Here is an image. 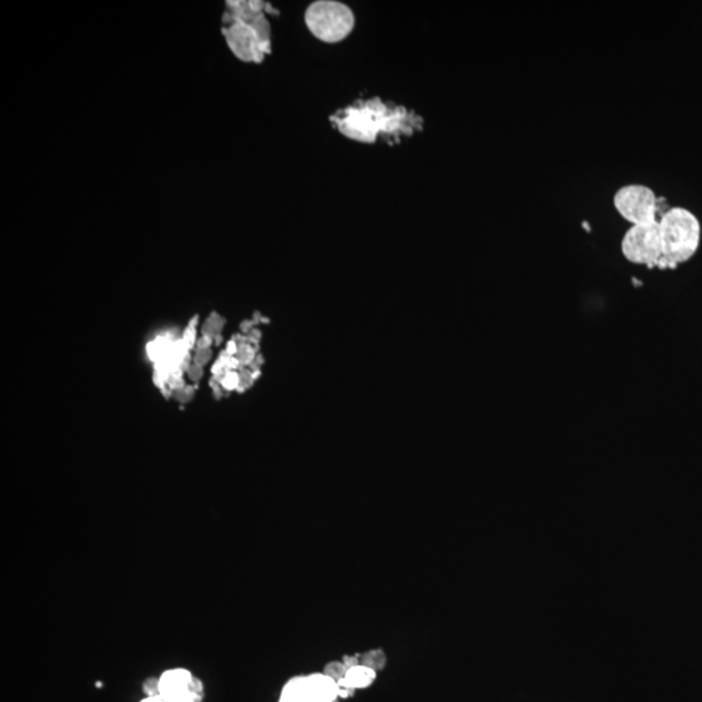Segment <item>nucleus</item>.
<instances>
[{"label":"nucleus","instance_id":"f257e3e1","mask_svg":"<svg viewBox=\"0 0 702 702\" xmlns=\"http://www.w3.org/2000/svg\"><path fill=\"white\" fill-rule=\"evenodd\" d=\"M330 124L346 138L360 143H375L378 137L394 146L424 128V120L393 102L380 98L358 99L329 118Z\"/></svg>","mask_w":702,"mask_h":702},{"label":"nucleus","instance_id":"f03ea898","mask_svg":"<svg viewBox=\"0 0 702 702\" xmlns=\"http://www.w3.org/2000/svg\"><path fill=\"white\" fill-rule=\"evenodd\" d=\"M278 15L263 0H229L223 15L221 33L228 49L244 63H263L272 52V31L268 16Z\"/></svg>","mask_w":702,"mask_h":702},{"label":"nucleus","instance_id":"7ed1b4c3","mask_svg":"<svg viewBox=\"0 0 702 702\" xmlns=\"http://www.w3.org/2000/svg\"><path fill=\"white\" fill-rule=\"evenodd\" d=\"M262 319L246 321L242 332L233 337L227 350L218 358L214 368L218 392L221 394L238 392L242 393L257 381L263 365L260 354L262 332L259 323Z\"/></svg>","mask_w":702,"mask_h":702},{"label":"nucleus","instance_id":"20e7f679","mask_svg":"<svg viewBox=\"0 0 702 702\" xmlns=\"http://www.w3.org/2000/svg\"><path fill=\"white\" fill-rule=\"evenodd\" d=\"M663 269H673L691 260L701 242V224L689 209L673 207L660 218Z\"/></svg>","mask_w":702,"mask_h":702},{"label":"nucleus","instance_id":"39448f33","mask_svg":"<svg viewBox=\"0 0 702 702\" xmlns=\"http://www.w3.org/2000/svg\"><path fill=\"white\" fill-rule=\"evenodd\" d=\"M305 22L311 34L324 43L346 40L356 26L351 8L336 0H317L307 7Z\"/></svg>","mask_w":702,"mask_h":702},{"label":"nucleus","instance_id":"423d86ee","mask_svg":"<svg viewBox=\"0 0 702 702\" xmlns=\"http://www.w3.org/2000/svg\"><path fill=\"white\" fill-rule=\"evenodd\" d=\"M621 253L628 263L635 266L663 269L658 220L630 225L621 241Z\"/></svg>","mask_w":702,"mask_h":702},{"label":"nucleus","instance_id":"0eeeda50","mask_svg":"<svg viewBox=\"0 0 702 702\" xmlns=\"http://www.w3.org/2000/svg\"><path fill=\"white\" fill-rule=\"evenodd\" d=\"M613 206L630 225L658 220V197L644 184H627L615 191Z\"/></svg>","mask_w":702,"mask_h":702},{"label":"nucleus","instance_id":"6e6552de","mask_svg":"<svg viewBox=\"0 0 702 702\" xmlns=\"http://www.w3.org/2000/svg\"><path fill=\"white\" fill-rule=\"evenodd\" d=\"M159 694L168 702H202L203 683L186 669H172L158 679Z\"/></svg>","mask_w":702,"mask_h":702},{"label":"nucleus","instance_id":"1a4fd4ad","mask_svg":"<svg viewBox=\"0 0 702 702\" xmlns=\"http://www.w3.org/2000/svg\"><path fill=\"white\" fill-rule=\"evenodd\" d=\"M310 702H335L340 697L338 683L326 673H312L307 676Z\"/></svg>","mask_w":702,"mask_h":702},{"label":"nucleus","instance_id":"9d476101","mask_svg":"<svg viewBox=\"0 0 702 702\" xmlns=\"http://www.w3.org/2000/svg\"><path fill=\"white\" fill-rule=\"evenodd\" d=\"M375 679L376 671L362 663L347 669L345 676L337 682L340 687V697H346L358 688H366L375 682Z\"/></svg>","mask_w":702,"mask_h":702},{"label":"nucleus","instance_id":"9b49d317","mask_svg":"<svg viewBox=\"0 0 702 702\" xmlns=\"http://www.w3.org/2000/svg\"><path fill=\"white\" fill-rule=\"evenodd\" d=\"M278 702H310L307 676H296L285 684Z\"/></svg>","mask_w":702,"mask_h":702},{"label":"nucleus","instance_id":"f8f14e48","mask_svg":"<svg viewBox=\"0 0 702 702\" xmlns=\"http://www.w3.org/2000/svg\"><path fill=\"white\" fill-rule=\"evenodd\" d=\"M362 664H365L367 667H371L376 671L377 669H383L384 664H385V655L384 653L381 651H375V652L367 653L366 657L363 658V662Z\"/></svg>","mask_w":702,"mask_h":702},{"label":"nucleus","instance_id":"ddd939ff","mask_svg":"<svg viewBox=\"0 0 702 702\" xmlns=\"http://www.w3.org/2000/svg\"><path fill=\"white\" fill-rule=\"evenodd\" d=\"M346 671L347 667L345 666V663L335 662L326 666V673H326L328 676H330L332 679H335L336 682H338V680H341L345 676Z\"/></svg>","mask_w":702,"mask_h":702},{"label":"nucleus","instance_id":"4468645a","mask_svg":"<svg viewBox=\"0 0 702 702\" xmlns=\"http://www.w3.org/2000/svg\"><path fill=\"white\" fill-rule=\"evenodd\" d=\"M141 702H168L166 701L160 694H157V696H147L146 699H143Z\"/></svg>","mask_w":702,"mask_h":702}]
</instances>
